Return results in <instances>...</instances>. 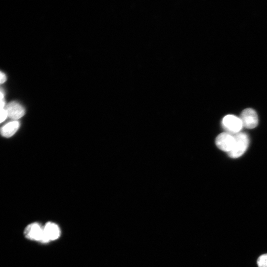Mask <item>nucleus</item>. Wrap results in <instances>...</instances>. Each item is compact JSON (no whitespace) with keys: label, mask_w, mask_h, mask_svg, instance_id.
Returning <instances> with one entry per match:
<instances>
[{"label":"nucleus","mask_w":267,"mask_h":267,"mask_svg":"<svg viewBox=\"0 0 267 267\" xmlns=\"http://www.w3.org/2000/svg\"><path fill=\"white\" fill-rule=\"evenodd\" d=\"M235 142L232 149L228 152V156L232 158H237L242 156L246 151L249 143L248 135L243 133H239L234 135Z\"/></svg>","instance_id":"obj_1"},{"label":"nucleus","mask_w":267,"mask_h":267,"mask_svg":"<svg viewBox=\"0 0 267 267\" xmlns=\"http://www.w3.org/2000/svg\"><path fill=\"white\" fill-rule=\"evenodd\" d=\"M223 128L230 134H236L240 133L243 127L242 123L240 118L233 115H227L222 120Z\"/></svg>","instance_id":"obj_2"},{"label":"nucleus","mask_w":267,"mask_h":267,"mask_svg":"<svg viewBox=\"0 0 267 267\" xmlns=\"http://www.w3.org/2000/svg\"><path fill=\"white\" fill-rule=\"evenodd\" d=\"M24 234L30 240L44 243L43 226L38 222H33L27 225Z\"/></svg>","instance_id":"obj_3"},{"label":"nucleus","mask_w":267,"mask_h":267,"mask_svg":"<svg viewBox=\"0 0 267 267\" xmlns=\"http://www.w3.org/2000/svg\"><path fill=\"white\" fill-rule=\"evenodd\" d=\"M240 120L243 127L252 129L257 127L258 124V117L256 112L252 108H246L241 113Z\"/></svg>","instance_id":"obj_4"},{"label":"nucleus","mask_w":267,"mask_h":267,"mask_svg":"<svg viewBox=\"0 0 267 267\" xmlns=\"http://www.w3.org/2000/svg\"><path fill=\"white\" fill-rule=\"evenodd\" d=\"M235 142L234 135L227 132L220 134L216 138V144L221 150L229 152Z\"/></svg>","instance_id":"obj_5"},{"label":"nucleus","mask_w":267,"mask_h":267,"mask_svg":"<svg viewBox=\"0 0 267 267\" xmlns=\"http://www.w3.org/2000/svg\"><path fill=\"white\" fill-rule=\"evenodd\" d=\"M7 117L12 120H17L22 117L25 113L23 106L18 102L13 101L5 106Z\"/></svg>","instance_id":"obj_6"},{"label":"nucleus","mask_w":267,"mask_h":267,"mask_svg":"<svg viewBox=\"0 0 267 267\" xmlns=\"http://www.w3.org/2000/svg\"><path fill=\"white\" fill-rule=\"evenodd\" d=\"M44 243L57 239L60 235V229L59 226L52 222H47L43 226Z\"/></svg>","instance_id":"obj_7"},{"label":"nucleus","mask_w":267,"mask_h":267,"mask_svg":"<svg viewBox=\"0 0 267 267\" xmlns=\"http://www.w3.org/2000/svg\"><path fill=\"white\" fill-rule=\"evenodd\" d=\"M20 123L18 120H12L5 124L0 130L2 136L8 138L13 136L18 131Z\"/></svg>","instance_id":"obj_8"},{"label":"nucleus","mask_w":267,"mask_h":267,"mask_svg":"<svg viewBox=\"0 0 267 267\" xmlns=\"http://www.w3.org/2000/svg\"><path fill=\"white\" fill-rule=\"evenodd\" d=\"M259 267H267V254L260 256L257 260Z\"/></svg>","instance_id":"obj_9"},{"label":"nucleus","mask_w":267,"mask_h":267,"mask_svg":"<svg viewBox=\"0 0 267 267\" xmlns=\"http://www.w3.org/2000/svg\"><path fill=\"white\" fill-rule=\"evenodd\" d=\"M3 90L0 88V109L4 108L5 106Z\"/></svg>","instance_id":"obj_10"},{"label":"nucleus","mask_w":267,"mask_h":267,"mask_svg":"<svg viewBox=\"0 0 267 267\" xmlns=\"http://www.w3.org/2000/svg\"><path fill=\"white\" fill-rule=\"evenodd\" d=\"M7 117V115L5 108L0 109V123L3 122Z\"/></svg>","instance_id":"obj_11"},{"label":"nucleus","mask_w":267,"mask_h":267,"mask_svg":"<svg viewBox=\"0 0 267 267\" xmlns=\"http://www.w3.org/2000/svg\"><path fill=\"white\" fill-rule=\"evenodd\" d=\"M6 80V77L4 73L0 71V85L4 83Z\"/></svg>","instance_id":"obj_12"}]
</instances>
